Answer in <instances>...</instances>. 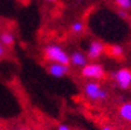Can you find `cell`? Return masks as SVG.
<instances>
[{"label":"cell","instance_id":"6da1fadb","mask_svg":"<svg viewBox=\"0 0 131 130\" xmlns=\"http://www.w3.org/2000/svg\"><path fill=\"white\" fill-rule=\"evenodd\" d=\"M45 59L50 62H59L69 65L70 56H69L59 45H48L45 48Z\"/></svg>","mask_w":131,"mask_h":130},{"label":"cell","instance_id":"7a4b0ae2","mask_svg":"<svg viewBox=\"0 0 131 130\" xmlns=\"http://www.w3.org/2000/svg\"><path fill=\"white\" fill-rule=\"evenodd\" d=\"M84 93H85V96H87V97H89L90 100H95V101L104 100V98L108 96L106 90L102 89L100 83H97V82H95V81L85 83Z\"/></svg>","mask_w":131,"mask_h":130},{"label":"cell","instance_id":"3957f363","mask_svg":"<svg viewBox=\"0 0 131 130\" xmlns=\"http://www.w3.org/2000/svg\"><path fill=\"white\" fill-rule=\"evenodd\" d=\"M81 74L82 76H84L87 79L100 80L104 76V68L101 63H87L84 67H82Z\"/></svg>","mask_w":131,"mask_h":130},{"label":"cell","instance_id":"277c9868","mask_svg":"<svg viewBox=\"0 0 131 130\" xmlns=\"http://www.w3.org/2000/svg\"><path fill=\"white\" fill-rule=\"evenodd\" d=\"M112 76L119 88L128 89L131 87V71L129 68H121L117 72H115Z\"/></svg>","mask_w":131,"mask_h":130},{"label":"cell","instance_id":"5b68a950","mask_svg":"<svg viewBox=\"0 0 131 130\" xmlns=\"http://www.w3.org/2000/svg\"><path fill=\"white\" fill-rule=\"evenodd\" d=\"M69 72V65H64V63H59V62H52L48 66V73L54 77H63L66 74H68Z\"/></svg>","mask_w":131,"mask_h":130},{"label":"cell","instance_id":"8992f818","mask_svg":"<svg viewBox=\"0 0 131 130\" xmlns=\"http://www.w3.org/2000/svg\"><path fill=\"white\" fill-rule=\"evenodd\" d=\"M104 52V45L101 41H93L89 45L87 51V57L90 60H96L97 57H100L102 55V53Z\"/></svg>","mask_w":131,"mask_h":130},{"label":"cell","instance_id":"52a82bcc","mask_svg":"<svg viewBox=\"0 0 131 130\" xmlns=\"http://www.w3.org/2000/svg\"><path fill=\"white\" fill-rule=\"evenodd\" d=\"M70 62L73 63L74 66H76V67H84L85 65L88 63V57L85 56L82 52H74L73 54L70 55Z\"/></svg>","mask_w":131,"mask_h":130},{"label":"cell","instance_id":"ba28073f","mask_svg":"<svg viewBox=\"0 0 131 130\" xmlns=\"http://www.w3.org/2000/svg\"><path fill=\"white\" fill-rule=\"evenodd\" d=\"M118 113H119V116L123 119H125L128 122H131V101L123 103L119 107Z\"/></svg>","mask_w":131,"mask_h":130},{"label":"cell","instance_id":"9c48e42d","mask_svg":"<svg viewBox=\"0 0 131 130\" xmlns=\"http://www.w3.org/2000/svg\"><path fill=\"white\" fill-rule=\"evenodd\" d=\"M14 40H15V38L11 32H3L0 34V42L4 46H12L14 43Z\"/></svg>","mask_w":131,"mask_h":130},{"label":"cell","instance_id":"30bf717a","mask_svg":"<svg viewBox=\"0 0 131 130\" xmlns=\"http://www.w3.org/2000/svg\"><path fill=\"white\" fill-rule=\"evenodd\" d=\"M123 53H124V51H123L122 46H119V45H112L109 48V54L114 57H121L123 55Z\"/></svg>","mask_w":131,"mask_h":130},{"label":"cell","instance_id":"8fae6325","mask_svg":"<svg viewBox=\"0 0 131 130\" xmlns=\"http://www.w3.org/2000/svg\"><path fill=\"white\" fill-rule=\"evenodd\" d=\"M71 31L74 33H76V34H80L84 31V25L82 21H75L71 24Z\"/></svg>","mask_w":131,"mask_h":130},{"label":"cell","instance_id":"7c38bea8","mask_svg":"<svg viewBox=\"0 0 131 130\" xmlns=\"http://www.w3.org/2000/svg\"><path fill=\"white\" fill-rule=\"evenodd\" d=\"M115 3L117 4L122 9H125V11L131 8V0H115Z\"/></svg>","mask_w":131,"mask_h":130},{"label":"cell","instance_id":"4fadbf2b","mask_svg":"<svg viewBox=\"0 0 131 130\" xmlns=\"http://www.w3.org/2000/svg\"><path fill=\"white\" fill-rule=\"evenodd\" d=\"M57 130H71V129H70V127H69V125L61 123V124L57 125Z\"/></svg>","mask_w":131,"mask_h":130},{"label":"cell","instance_id":"5bb4252c","mask_svg":"<svg viewBox=\"0 0 131 130\" xmlns=\"http://www.w3.org/2000/svg\"><path fill=\"white\" fill-rule=\"evenodd\" d=\"M5 55V47L1 42H0V57H3Z\"/></svg>","mask_w":131,"mask_h":130},{"label":"cell","instance_id":"9a60e30c","mask_svg":"<svg viewBox=\"0 0 131 130\" xmlns=\"http://www.w3.org/2000/svg\"><path fill=\"white\" fill-rule=\"evenodd\" d=\"M119 15H121V16H123V18H126V13H125V9H124V11H121V12H119Z\"/></svg>","mask_w":131,"mask_h":130},{"label":"cell","instance_id":"2e32d148","mask_svg":"<svg viewBox=\"0 0 131 130\" xmlns=\"http://www.w3.org/2000/svg\"><path fill=\"white\" fill-rule=\"evenodd\" d=\"M101 130H112V128H111V127H109V125H104V127L102 128Z\"/></svg>","mask_w":131,"mask_h":130},{"label":"cell","instance_id":"e0dca14e","mask_svg":"<svg viewBox=\"0 0 131 130\" xmlns=\"http://www.w3.org/2000/svg\"><path fill=\"white\" fill-rule=\"evenodd\" d=\"M45 1H48V3H54V1H56V0H45Z\"/></svg>","mask_w":131,"mask_h":130},{"label":"cell","instance_id":"ac0fdd59","mask_svg":"<svg viewBox=\"0 0 131 130\" xmlns=\"http://www.w3.org/2000/svg\"><path fill=\"white\" fill-rule=\"evenodd\" d=\"M19 130H27V129H24V128H21V129H19Z\"/></svg>","mask_w":131,"mask_h":130}]
</instances>
